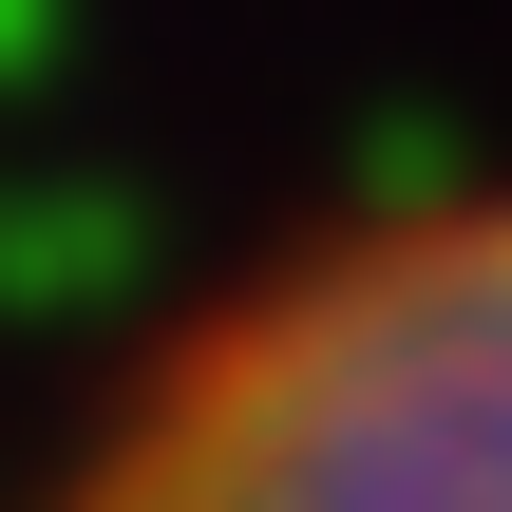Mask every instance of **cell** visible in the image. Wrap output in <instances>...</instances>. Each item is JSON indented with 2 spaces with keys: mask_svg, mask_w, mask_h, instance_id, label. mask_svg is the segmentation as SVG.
I'll return each instance as SVG.
<instances>
[{
  "mask_svg": "<svg viewBox=\"0 0 512 512\" xmlns=\"http://www.w3.org/2000/svg\"><path fill=\"white\" fill-rule=\"evenodd\" d=\"M19 512H512V190L247 266Z\"/></svg>",
  "mask_w": 512,
  "mask_h": 512,
  "instance_id": "cell-1",
  "label": "cell"
}]
</instances>
